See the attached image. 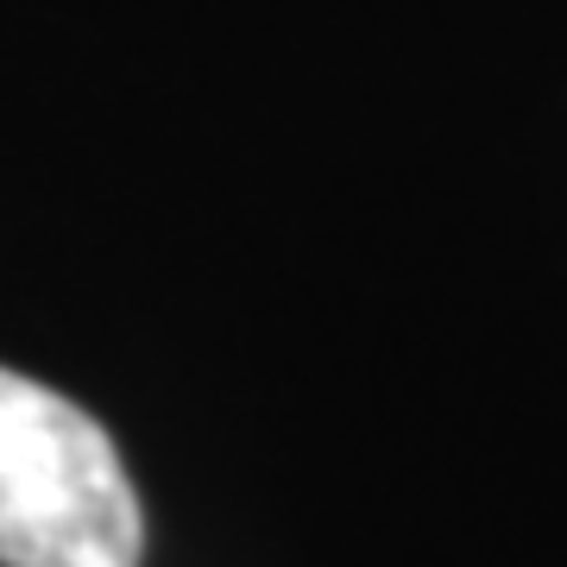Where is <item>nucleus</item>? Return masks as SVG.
<instances>
[{
  "label": "nucleus",
  "mask_w": 567,
  "mask_h": 567,
  "mask_svg": "<svg viewBox=\"0 0 567 567\" xmlns=\"http://www.w3.org/2000/svg\"><path fill=\"white\" fill-rule=\"evenodd\" d=\"M126 461L82 404L0 365V567H140Z\"/></svg>",
  "instance_id": "1"
}]
</instances>
